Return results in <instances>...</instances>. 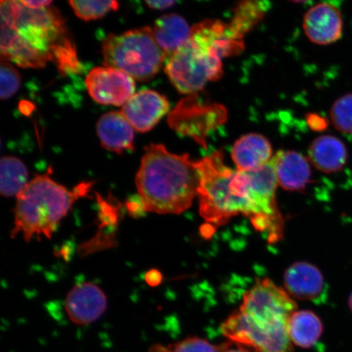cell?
Listing matches in <instances>:
<instances>
[{
  "label": "cell",
  "mask_w": 352,
  "mask_h": 352,
  "mask_svg": "<svg viewBox=\"0 0 352 352\" xmlns=\"http://www.w3.org/2000/svg\"><path fill=\"white\" fill-rule=\"evenodd\" d=\"M296 311L286 290L270 279H259L243 296L239 309L222 324V333L252 352H292L287 327Z\"/></svg>",
  "instance_id": "obj_1"
},
{
  "label": "cell",
  "mask_w": 352,
  "mask_h": 352,
  "mask_svg": "<svg viewBox=\"0 0 352 352\" xmlns=\"http://www.w3.org/2000/svg\"><path fill=\"white\" fill-rule=\"evenodd\" d=\"M199 184L197 162L188 154L170 153L162 144L145 148L135 184L146 212H184L198 196Z\"/></svg>",
  "instance_id": "obj_2"
},
{
  "label": "cell",
  "mask_w": 352,
  "mask_h": 352,
  "mask_svg": "<svg viewBox=\"0 0 352 352\" xmlns=\"http://www.w3.org/2000/svg\"><path fill=\"white\" fill-rule=\"evenodd\" d=\"M243 48V42L231 37L227 24L206 20L193 26L188 41L167 57L165 72L180 94H195L206 83L221 78L224 57L236 55Z\"/></svg>",
  "instance_id": "obj_3"
},
{
  "label": "cell",
  "mask_w": 352,
  "mask_h": 352,
  "mask_svg": "<svg viewBox=\"0 0 352 352\" xmlns=\"http://www.w3.org/2000/svg\"><path fill=\"white\" fill-rule=\"evenodd\" d=\"M92 184H79L73 191L47 175H38L16 197L12 239L21 234L29 242L34 236L51 239L60 222Z\"/></svg>",
  "instance_id": "obj_4"
},
{
  "label": "cell",
  "mask_w": 352,
  "mask_h": 352,
  "mask_svg": "<svg viewBox=\"0 0 352 352\" xmlns=\"http://www.w3.org/2000/svg\"><path fill=\"white\" fill-rule=\"evenodd\" d=\"M1 25L14 30L26 45L50 61L61 47L73 42L65 22L55 7L30 10L16 0L0 2Z\"/></svg>",
  "instance_id": "obj_5"
},
{
  "label": "cell",
  "mask_w": 352,
  "mask_h": 352,
  "mask_svg": "<svg viewBox=\"0 0 352 352\" xmlns=\"http://www.w3.org/2000/svg\"><path fill=\"white\" fill-rule=\"evenodd\" d=\"M197 168L199 211L206 222L219 227L239 214L248 217V201L236 195L232 186L236 170L224 164L221 151L197 161Z\"/></svg>",
  "instance_id": "obj_6"
},
{
  "label": "cell",
  "mask_w": 352,
  "mask_h": 352,
  "mask_svg": "<svg viewBox=\"0 0 352 352\" xmlns=\"http://www.w3.org/2000/svg\"><path fill=\"white\" fill-rule=\"evenodd\" d=\"M102 54L104 66L121 69L140 82L155 76L166 59L151 26L118 35L109 34L104 39Z\"/></svg>",
  "instance_id": "obj_7"
},
{
  "label": "cell",
  "mask_w": 352,
  "mask_h": 352,
  "mask_svg": "<svg viewBox=\"0 0 352 352\" xmlns=\"http://www.w3.org/2000/svg\"><path fill=\"white\" fill-rule=\"evenodd\" d=\"M249 212L248 217L255 230L267 235L270 242L283 239L284 221L277 206L276 175L272 160L254 170L246 171Z\"/></svg>",
  "instance_id": "obj_8"
},
{
  "label": "cell",
  "mask_w": 352,
  "mask_h": 352,
  "mask_svg": "<svg viewBox=\"0 0 352 352\" xmlns=\"http://www.w3.org/2000/svg\"><path fill=\"white\" fill-rule=\"evenodd\" d=\"M226 118V109L221 105H202L195 98H188L180 101L170 113L168 122L178 133L202 144L208 131L221 124Z\"/></svg>",
  "instance_id": "obj_9"
},
{
  "label": "cell",
  "mask_w": 352,
  "mask_h": 352,
  "mask_svg": "<svg viewBox=\"0 0 352 352\" xmlns=\"http://www.w3.org/2000/svg\"><path fill=\"white\" fill-rule=\"evenodd\" d=\"M85 85L88 94L96 103L121 107L135 94L134 79L121 69L96 67L88 73Z\"/></svg>",
  "instance_id": "obj_10"
},
{
  "label": "cell",
  "mask_w": 352,
  "mask_h": 352,
  "mask_svg": "<svg viewBox=\"0 0 352 352\" xmlns=\"http://www.w3.org/2000/svg\"><path fill=\"white\" fill-rule=\"evenodd\" d=\"M107 297L98 285L91 283L78 284L66 296V314L74 324L87 325L96 322L107 311Z\"/></svg>",
  "instance_id": "obj_11"
},
{
  "label": "cell",
  "mask_w": 352,
  "mask_h": 352,
  "mask_svg": "<svg viewBox=\"0 0 352 352\" xmlns=\"http://www.w3.org/2000/svg\"><path fill=\"white\" fill-rule=\"evenodd\" d=\"M169 109V101L164 96L146 89L132 96L123 105L121 113L134 131L144 133L152 130Z\"/></svg>",
  "instance_id": "obj_12"
},
{
  "label": "cell",
  "mask_w": 352,
  "mask_h": 352,
  "mask_svg": "<svg viewBox=\"0 0 352 352\" xmlns=\"http://www.w3.org/2000/svg\"><path fill=\"white\" fill-rule=\"evenodd\" d=\"M284 283L290 296L302 301H319L327 294V284L318 267L307 262L292 264L285 272Z\"/></svg>",
  "instance_id": "obj_13"
},
{
  "label": "cell",
  "mask_w": 352,
  "mask_h": 352,
  "mask_svg": "<svg viewBox=\"0 0 352 352\" xmlns=\"http://www.w3.org/2000/svg\"><path fill=\"white\" fill-rule=\"evenodd\" d=\"M342 19L340 11L329 3H321L307 11L303 29L308 38L318 45H328L342 37Z\"/></svg>",
  "instance_id": "obj_14"
},
{
  "label": "cell",
  "mask_w": 352,
  "mask_h": 352,
  "mask_svg": "<svg viewBox=\"0 0 352 352\" xmlns=\"http://www.w3.org/2000/svg\"><path fill=\"white\" fill-rule=\"evenodd\" d=\"M277 182L289 191H301L310 182L311 173L307 158L296 151H279L272 158Z\"/></svg>",
  "instance_id": "obj_15"
},
{
  "label": "cell",
  "mask_w": 352,
  "mask_h": 352,
  "mask_svg": "<svg viewBox=\"0 0 352 352\" xmlns=\"http://www.w3.org/2000/svg\"><path fill=\"white\" fill-rule=\"evenodd\" d=\"M101 146L109 151L121 154L134 151V129L118 111L104 113L96 125Z\"/></svg>",
  "instance_id": "obj_16"
},
{
  "label": "cell",
  "mask_w": 352,
  "mask_h": 352,
  "mask_svg": "<svg viewBox=\"0 0 352 352\" xmlns=\"http://www.w3.org/2000/svg\"><path fill=\"white\" fill-rule=\"evenodd\" d=\"M271 144L263 135L250 133L241 136L232 149V157L237 170L246 173L266 165L272 160Z\"/></svg>",
  "instance_id": "obj_17"
},
{
  "label": "cell",
  "mask_w": 352,
  "mask_h": 352,
  "mask_svg": "<svg viewBox=\"0 0 352 352\" xmlns=\"http://www.w3.org/2000/svg\"><path fill=\"white\" fill-rule=\"evenodd\" d=\"M152 29L154 38L166 58L182 47L192 33L186 19L175 13L160 17Z\"/></svg>",
  "instance_id": "obj_18"
},
{
  "label": "cell",
  "mask_w": 352,
  "mask_h": 352,
  "mask_svg": "<svg viewBox=\"0 0 352 352\" xmlns=\"http://www.w3.org/2000/svg\"><path fill=\"white\" fill-rule=\"evenodd\" d=\"M309 160L316 169L334 173L342 169L347 160V151L342 140L333 135L316 138L309 148Z\"/></svg>",
  "instance_id": "obj_19"
},
{
  "label": "cell",
  "mask_w": 352,
  "mask_h": 352,
  "mask_svg": "<svg viewBox=\"0 0 352 352\" xmlns=\"http://www.w3.org/2000/svg\"><path fill=\"white\" fill-rule=\"evenodd\" d=\"M287 328L290 341L302 349L314 346L323 333V324L318 316L307 310L294 311Z\"/></svg>",
  "instance_id": "obj_20"
},
{
  "label": "cell",
  "mask_w": 352,
  "mask_h": 352,
  "mask_svg": "<svg viewBox=\"0 0 352 352\" xmlns=\"http://www.w3.org/2000/svg\"><path fill=\"white\" fill-rule=\"evenodd\" d=\"M267 10V3L245 1L235 8L230 23L227 24L228 33L237 41L243 42L248 33L263 19Z\"/></svg>",
  "instance_id": "obj_21"
},
{
  "label": "cell",
  "mask_w": 352,
  "mask_h": 352,
  "mask_svg": "<svg viewBox=\"0 0 352 352\" xmlns=\"http://www.w3.org/2000/svg\"><path fill=\"white\" fill-rule=\"evenodd\" d=\"M28 170L19 158L6 156L0 161V192L3 197H17L28 186Z\"/></svg>",
  "instance_id": "obj_22"
},
{
  "label": "cell",
  "mask_w": 352,
  "mask_h": 352,
  "mask_svg": "<svg viewBox=\"0 0 352 352\" xmlns=\"http://www.w3.org/2000/svg\"><path fill=\"white\" fill-rule=\"evenodd\" d=\"M69 3L76 15L86 21L101 19L110 11L118 10L120 7V4L113 0H72Z\"/></svg>",
  "instance_id": "obj_23"
},
{
  "label": "cell",
  "mask_w": 352,
  "mask_h": 352,
  "mask_svg": "<svg viewBox=\"0 0 352 352\" xmlns=\"http://www.w3.org/2000/svg\"><path fill=\"white\" fill-rule=\"evenodd\" d=\"M330 118L338 131L352 135V94L343 96L334 102Z\"/></svg>",
  "instance_id": "obj_24"
},
{
  "label": "cell",
  "mask_w": 352,
  "mask_h": 352,
  "mask_svg": "<svg viewBox=\"0 0 352 352\" xmlns=\"http://www.w3.org/2000/svg\"><path fill=\"white\" fill-rule=\"evenodd\" d=\"M21 86V76L17 70L7 61L0 64V98L8 100L16 94Z\"/></svg>",
  "instance_id": "obj_25"
},
{
  "label": "cell",
  "mask_w": 352,
  "mask_h": 352,
  "mask_svg": "<svg viewBox=\"0 0 352 352\" xmlns=\"http://www.w3.org/2000/svg\"><path fill=\"white\" fill-rule=\"evenodd\" d=\"M221 349L197 337L188 338L176 343L171 352H220Z\"/></svg>",
  "instance_id": "obj_26"
},
{
  "label": "cell",
  "mask_w": 352,
  "mask_h": 352,
  "mask_svg": "<svg viewBox=\"0 0 352 352\" xmlns=\"http://www.w3.org/2000/svg\"><path fill=\"white\" fill-rule=\"evenodd\" d=\"M127 210L129 211L131 215H142L144 212H146L142 197L139 195L135 197H131L126 204Z\"/></svg>",
  "instance_id": "obj_27"
},
{
  "label": "cell",
  "mask_w": 352,
  "mask_h": 352,
  "mask_svg": "<svg viewBox=\"0 0 352 352\" xmlns=\"http://www.w3.org/2000/svg\"><path fill=\"white\" fill-rule=\"evenodd\" d=\"M144 279L149 286H151V287H156V286L161 284L162 275L160 271L157 270H151L146 272Z\"/></svg>",
  "instance_id": "obj_28"
},
{
  "label": "cell",
  "mask_w": 352,
  "mask_h": 352,
  "mask_svg": "<svg viewBox=\"0 0 352 352\" xmlns=\"http://www.w3.org/2000/svg\"><path fill=\"white\" fill-rule=\"evenodd\" d=\"M21 3L30 10H42V8L51 6V0H20Z\"/></svg>",
  "instance_id": "obj_29"
},
{
  "label": "cell",
  "mask_w": 352,
  "mask_h": 352,
  "mask_svg": "<svg viewBox=\"0 0 352 352\" xmlns=\"http://www.w3.org/2000/svg\"><path fill=\"white\" fill-rule=\"evenodd\" d=\"M146 3L148 8H152V10H165L167 8L173 6L175 3V1H173V0H156V1H152V0H148V1H145Z\"/></svg>",
  "instance_id": "obj_30"
},
{
  "label": "cell",
  "mask_w": 352,
  "mask_h": 352,
  "mask_svg": "<svg viewBox=\"0 0 352 352\" xmlns=\"http://www.w3.org/2000/svg\"><path fill=\"white\" fill-rule=\"evenodd\" d=\"M309 125L314 129H323L327 126V122L323 120L322 118L319 116H316L312 114L311 117L309 118Z\"/></svg>",
  "instance_id": "obj_31"
},
{
  "label": "cell",
  "mask_w": 352,
  "mask_h": 352,
  "mask_svg": "<svg viewBox=\"0 0 352 352\" xmlns=\"http://www.w3.org/2000/svg\"><path fill=\"white\" fill-rule=\"evenodd\" d=\"M235 344V343H234ZM236 345V347H232L230 344L223 346L221 347V351L220 352H252L248 349H245L243 346Z\"/></svg>",
  "instance_id": "obj_32"
},
{
  "label": "cell",
  "mask_w": 352,
  "mask_h": 352,
  "mask_svg": "<svg viewBox=\"0 0 352 352\" xmlns=\"http://www.w3.org/2000/svg\"><path fill=\"white\" fill-rule=\"evenodd\" d=\"M148 352H171V349L166 346H153Z\"/></svg>",
  "instance_id": "obj_33"
},
{
  "label": "cell",
  "mask_w": 352,
  "mask_h": 352,
  "mask_svg": "<svg viewBox=\"0 0 352 352\" xmlns=\"http://www.w3.org/2000/svg\"><path fill=\"white\" fill-rule=\"evenodd\" d=\"M349 307H350L351 310L352 311V293H351V296L349 298Z\"/></svg>",
  "instance_id": "obj_34"
}]
</instances>
